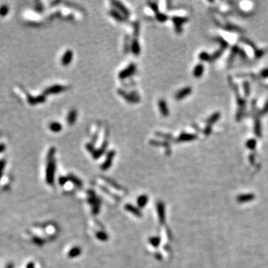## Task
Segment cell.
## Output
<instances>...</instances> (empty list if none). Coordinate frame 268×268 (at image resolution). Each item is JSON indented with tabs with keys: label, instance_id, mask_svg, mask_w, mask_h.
<instances>
[{
	"label": "cell",
	"instance_id": "6da1fadb",
	"mask_svg": "<svg viewBox=\"0 0 268 268\" xmlns=\"http://www.w3.org/2000/svg\"><path fill=\"white\" fill-rule=\"evenodd\" d=\"M229 83L232 88V89H233L234 92H235V96H236V101H237L238 110H237V113H236L235 118L237 121H240V120L242 119L243 116V112H244L245 108H246V101H245V99L242 98L241 95H240L238 89L237 85H236V84L231 80H229Z\"/></svg>",
	"mask_w": 268,
	"mask_h": 268
},
{
	"label": "cell",
	"instance_id": "7a4b0ae2",
	"mask_svg": "<svg viewBox=\"0 0 268 268\" xmlns=\"http://www.w3.org/2000/svg\"><path fill=\"white\" fill-rule=\"evenodd\" d=\"M52 148L48 153V163L46 167V182L49 185H52L54 183V172H55V162H54V150Z\"/></svg>",
	"mask_w": 268,
	"mask_h": 268
},
{
	"label": "cell",
	"instance_id": "3957f363",
	"mask_svg": "<svg viewBox=\"0 0 268 268\" xmlns=\"http://www.w3.org/2000/svg\"><path fill=\"white\" fill-rule=\"evenodd\" d=\"M135 71H136V66H135L134 63H131L126 69H123V70L119 73V77L121 79H125V78H127L132 75L135 72Z\"/></svg>",
	"mask_w": 268,
	"mask_h": 268
},
{
	"label": "cell",
	"instance_id": "277c9868",
	"mask_svg": "<svg viewBox=\"0 0 268 268\" xmlns=\"http://www.w3.org/2000/svg\"><path fill=\"white\" fill-rule=\"evenodd\" d=\"M192 89L191 87H187L183 88V89H180L179 91H178L177 93H176L175 98L176 99H177V100H181V99L186 98L189 95H190L191 93H192Z\"/></svg>",
	"mask_w": 268,
	"mask_h": 268
},
{
	"label": "cell",
	"instance_id": "5b68a950",
	"mask_svg": "<svg viewBox=\"0 0 268 268\" xmlns=\"http://www.w3.org/2000/svg\"><path fill=\"white\" fill-rule=\"evenodd\" d=\"M189 20L188 17H178V16H174L173 17V21L175 23V29L177 32L179 33L182 31V25L185 22H187Z\"/></svg>",
	"mask_w": 268,
	"mask_h": 268
},
{
	"label": "cell",
	"instance_id": "8992f818",
	"mask_svg": "<svg viewBox=\"0 0 268 268\" xmlns=\"http://www.w3.org/2000/svg\"><path fill=\"white\" fill-rule=\"evenodd\" d=\"M254 134L258 138H261L262 136L261 124L258 117H255L254 119Z\"/></svg>",
	"mask_w": 268,
	"mask_h": 268
},
{
	"label": "cell",
	"instance_id": "52a82bcc",
	"mask_svg": "<svg viewBox=\"0 0 268 268\" xmlns=\"http://www.w3.org/2000/svg\"><path fill=\"white\" fill-rule=\"evenodd\" d=\"M112 4H113L114 6H115L116 8H117L118 10L119 11V12L121 13V14L125 15V16H128L129 15H130V12H129V11L127 10V9L126 8V7H125V6L123 5L122 3L119 2L114 1V2H112Z\"/></svg>",
	"mask_w": 268,
	"mask_h": 268
},
{
	"label": "cell",
	"instance_id": "ba28073f",
	"mask_svg": "<svg viewBox=\"0 0 268 268\" xmlns=\"http://www.w3.org/2000/svg\"><path fill=\"white\" fill-rule=\"evenodd\" d=\"M158 105L161 113H162L163 116H168L169 115V110H168V105H167L166 101L163 100V99H160V100L159 101Z\"/></svg>",
	"mask_w": 268,
	"mask_h": 268
},
{
	"label": "cell",
	"instance_id": "9c48e42d",
	"mask_svg": "<svg viewBox=\"0 0 268 268\" xmlns=\"http://www.w3.org/2000/svg\"><path fill=\"white\" fill-rule=\"evenodd\" d=\"M198 137L196 135L192 134H186V133H183L180 136H179L177 139V140L179 142H188V141H192V140L195 139Z\"/></svg>",
	"mask_w": 268,
	"mask_h": 268
},
{
	"label": "cell",
	"instance_id": "30bf717a",
	"mask_svg": "<svg viewBox=\"0 0 268 268\" xmlns=\"http://www.w3.org/2000/svg\"><path fill=\"white\" fill-rule=\"evenodd\" d=\"M72 57H73V54L72 51L68 50V51L66 52L64 55H63V57H62V63H63V65L64 66L69 65V63H71V61H72Z\"/></svg>",
	"mask_w": 268,
	"mask_h": 268
},
{
	"label": "cell",
	"instance_id": "8fae6325",
	"mask_svg": "<svg viewBox=\"0 0 268 268\" xmlns=\"http://www.w3.org/2000/svg\"><path fill=\"white\" fill-rule=\"evenodd\" d=\"M63 90H65V87H63V86L54 85V86H52L51 87L48 88L45 93H46V94H52V93H61V92Z\"/></svg>",
	"mask_w": 268,
	"mask_h": 268
},
{
	"label": "cell",
	"instance_id": "7c38bea8",
	"mask_svg": "<svg viewBox=\"0 0 268 268\" xmlns=\"http://www.w3.org/2000/svg\"><path fill=\"white\" fill-rule=\"evenodd\" d=\"M204 72V66L202 63H198V65L195 66L194 71H193V75L195 78H200L203 75Z\"/></svg>",
	"mask_w": 268,
	"mask_h": 268
},
{
	"label": "cell",
	"instance_id": "4fadbf2b",
	"mask_svg": "<svg viewBox=\"0 0 268 268\" xmlns=\"http://www.w3.org/2000/svg\"><path fill=\"white\" fill-rule=\"evenodd\" d=\"M131 50L135 55H139L140 53V46L138 40H136V39H134L133 40L132 44H131Z\"/></svg>",
	"mask_w": 268,
	"mask_h": 268
},
{
	"label": "cell",
	"instance_id": "5bb4252c",
	"mask_svg": "<svg viewBox=\"0 0 268 268\" xmlns=\"http://www.w3.org/2000/svg\"><path fill=\"white\" fill-rule=\"evenodd\" d=\"M220 112H215V113H213L212 115L209 116V119L207 120V125H211L212 124L217 122V121L219 120V119H220Z\"/></svg>",
	"mask_w": 268,
	"mask_h": 268
},
{
	"label": "cell",
	"instance_id": "9a60e30c",
	"mask_svg": "<svg viewBox=\"0 0 268 268\" xmlns=\"http://www.w3.org/2000/svg\"><path fill=\"white\" fill-rule=\"evenodd\" d=\"M110 14L111 15V16L113 17L115 20H117V21L119 22H122L125 20V18H124L123 14H121V13L119 12V11H116V10H111L110 11Z\"/></svg>",
	"mask_w": 268,
	"mask_h": 268
},
{
	"label": "cell",
	"instance_id": "2e32d148",
	"mask_svg": "<svg viewBox=\"0 0 268 268\" xmlns=\"http://www.w3.org/2000/svg\"><path fill=\"white\" fill-rule=\"evenodd\" d=\"M119 93L121 94V96L126 99L128 102H136V101H137V98L132 94H127V93H125V92H123L122 90H119Z\"/></svg>",
	"mask_w": 268,
	"mask_h": 268
},
{
	"label": "cell",
	"instance_id": "e0dca14e",
	"mask_svg": "<svg viewBox=\"0 0 268 268\" xmlns=\"http://www.w3.org/2000/svg\"><path fill=\"white\" fill-rule=\"evenodd\" d=\"M77 118V112L75 110H72L69 112L68 117H67V121L69 125H72L76 121Z\"/></svg>",
	"mask_w": 268,
	"mask_h": 268
},
{
	"label": "cell",
	"instance_id": "ac0fdd59",
	"mask_svg": "<svg viewBox=\"0 0 268 268\" xmlns=\"http://www.w3.org/2000/svg\"><path fill=\"white\" fill-rule=\"evenodd\" d=\"M199 58L202 61H211V56L206 52H200Z\"/></svg>",
	"mask_w": 268,
	"mask_h": 268
},
{
	"label": "cell",
	"instance_id": "d6986e66",
	"mask_svg": "<svg viewBox=\"0 0 268 268\" xmlns=\"http://www.w3.org/2000/svg\"><path fill=\"white\" fill-rule=\"evenodd\" d=\"M50 129H51L53 132H59V131L61 130L62 126L60 123L52 122L50 124Z\"/></svg>",
	"mask_w": 268,
	"mask_h": 268
},
{
	"label": "cell",
	"instance_id": "ffe728a7",
	"mask_svg": "<svg viewBox=\"0 0 268 268\" xmlns=\"http://www.w3.org/2000/svg\"><path fill=\"white\" fill-rule=\"evenodd\" d=\"M215 40H216L217 43H220V48H224V49H225V48H226L228 46V43L226 42V41L224 39H223L222 37H215Z\"/></svg>",
	"mask_w": 268,
	"mask_h": 268
},
{
	"label": "cell",
	"instance_id": "44dd1931",
	"mask_svg": "<svg viewBox=\"0 0 268 268\" xmlns=\"http://www.w3.org/2000/svg\"><path fill=\"white\" fill-rule=\"evenodd\" d=\"M114 154H115V152H114V151H110V152L108 153V159H107V161L104 164V168H109V166H110V164H111V160L112 157H114Z\"/></svg>",
	"mask_w": 268,
	"mask_h": 268
},
{
	"label": "cell",
	"instance_id": "7402d4cb",
	"mask_svg": "<svg viewBox=\"0 0 268 268\" xmlns=\"http://www.w3.org/2000/svg\"><path fill=\"white\" fill-rule=\"evenodd\" d=\"M224 48H220V49H218L217 51L215 52L214 54L211 55V61H215V60H216L218 57H220L221 56V54H222L223 52H224Z\"/></svg>",
	"mask_w": 268,
	"mask_h": 268
},
{
	"label": "cell",
	"instance_id": "603a6c76",
	"mask_svg": "<svg viewBox=\"0 0 268 268\" xmlns=\"http://www.w3.org/2000/svg\"><path fill=\"white\" fill-rule=\"evenodd\" d=\"M243 92H244L245 95H246V96H248V95H250V84H249L247 81L243 82Z\"/></svg>",
	"mask_w": 268,
	"mask_h": 268
},
{
	"label": "cell",
	"instance_id": "cb8c5ba5",
	"mask_svg": "<svg viewBox=\"0 0 268 268\" xmlns=\"http://www.w3.org/2000/svg\"><path fill=\"white\" fill-rule=\"evenodd\" d=\"M247 147L250 149H254L256 146V141L254 139H250L247 142Z\"/></svg>",
	"mask_w": 268,
	"mask_h": 268
},
{
	"label": "cell",
	"instance_id": "d4e9b609",
	"mask_svg": "<svg viewBox=\"0 0 268 268\" xmlns=\"http://www.w3.org/2000/svg\"><path fill=\"white\" fill-rule=\"evenodd\" d=\"M268 113V100L266 102V103L264 105L263 108L261 109L259 111V115L260 116H265L266 114Z\"/></svg>",
	"mask_w": 268,
	"mask_h": 268
},
{
	"label": "cell",
	"instance_id": "484cf974",
	"mask_svg": "<svg viewBox=\"0 0 268 268\" xmlns=\"http://www.w3.org/2000/svg\"><path fill=\"white\" fill-rule=\"evenodd\" d=\"M157 19L158 21L160 22H165L168 19V16L164 14H161V13H157Z\"/></svg>",
	"mask_w": 268,
	"mask_h": 268
},
{
	"label": "cell",
	"instance_id": "4316f807",
	"mask_svg": "<svg viewBox=\"0 0 268 268\" xmlns=\"http://www.w3.org/2000/svg\"><path fill=\"white\" fill-rule=\"evenodd\" d=\"M33 242L35 243V244L37 245H43V240L42 238H40L38 237H34L33 238Z\"/></svg>",
	"mask_w": 268,
	"mask_h": 268
},
{
	"label": "cell",
	"instance_id": "83f0119b",
	"mask_svg": "<svg viewBox=\"0 0 268 268\" xmlns=\"http://www.w3.org/2000/svg\"><path fill=\"white\" fill-rule=\"evenodd\" d=\"M5 162L4 160H0V180H1L3 174V170L5 168Z\"/></svg>",
	"mask_w": 268,
	"mask_h": 268
},
{
	"label": "cell",
	"instance_id": "f1b7e54d",
	"mask_svg": "<svg viewBox=\"0 0 268 268\" xmlns=\"http://www.w3.org/2000/svg\"><path fill=\"white\" fill-rule=\"evenodd\" d=\"M260 77L261 78H268V68L264 69L260 72Z\"/></svg>",
	"mask_w": 268,
	"mask_h": 268
},
{
	"label": "cell",
	"instance_id": "f546056e",
	"mask_svg": "<svg viewBox=\"0 0 268 268\" xmlns=\"http://www.w3.org/2000/svg\"><path fill=\"white\" fill-rule=\"evenodd\" d=\"M211 133V125H207V127H206V128L204 129V134L205 135H209Z\"/></svg>",
	"mask_w": 268,
	"mask_h": 268
},
{
	"label": "cell",
	"instance_id": "4dcf8cb0",
	"mask_svg": "<svg viewBox=\"0 0 268 268\" xmlns=\"http://www.w3.org/2000/svg\"><path fill=\"white\" fill-rule=\"evenodd\" d=\"M150 7H151V9H152L153 11H154L155 12L157 13V11H158V7H157V3L155 2H149Z\"/></svg>",
	"mask_w": 268,
	"mask_h": 268
},
{
	"label": "cell",
	"instance_id": "1f68e13d",
	"mask_svg": "<svg viewBox=\"0 0 268 268\" xmlns=\"http://www.w3.org/2000/svg\"><path fill=\"white\" fill-rule=\"evenodd\" d=\"M7 7H2L1 9H0V14L2 15V16L7 14Z\"/></svg>",
	"mask_w": 268,
	"mask_h": 268
},
{
	"label": "cell",
	"instance_id": "d6a6232c",
	"mask_svg": "<svg viewBox=\"0 0 268 268\" xmlns=\"http://www.w3.org/2000/svg\"><path fill=\"white\" fill-rule=\"evenodd\" d=\"M26 268H34V264L33 262H29L26 266Z\"/></svg>",
	"mask_w": 268,
	"mask_h": 268
},
{
	"label": "cell",
	"instance_id": "836d02e7",
	"mask_svg": "<svg viewBox=\"0 0 268 268\" xmlns=\"http://www.w3.org/2000/svg\"><path fill=\"white\" fill-rule=\"evenodd\" d=\"M5 268H14V264H13V263H8L6 265V267H5Z\"/></svg>",
	"mask_w": 268,
	"mask_h": 268
},
{
	"label": "cell",
	"instance_id": "e575fe53",
	"mask_svg": "<svg viewBox=\"0 0 268 268\" xmlns=\"http://www.w3.org/2000/svg\"><path fill=\"white\" fill-rule=\"evenodd\" d=\"M4 149H5V146H4L3 145H0V153L2 152V151H4Z\"/></svg>",
	"mask_w": 268,
	"mask_h": 268
},
{
	"label": "cell",
	"instance_id": "d590c367",
	"mask_svg": "<svg viewBox=\"0 0 268 268\" xmlns=\"http://www.w3.org/2000/svg\"><path fill=\"white\" fill-rule=\"evenodd\" d=\"M157 135H158V136H163V134H157ZM164 136H165V138L166 137V136H168V135H164Z\"/></svg>",
	"mask_w": 268,
	"mask_h": 268
}]
</instances>
